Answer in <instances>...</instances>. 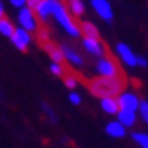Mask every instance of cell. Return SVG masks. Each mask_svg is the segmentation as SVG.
Returning a JSON list of instances; mask_svg holds the SVG:
<instances>
[{
  "instance_id": "obj_1",
  "label": "cell",
  "mask_w": 148,
  "mask_h": 148,
  "mask_svg": "<svg viewBox=\"0 0 148 148\" xmlns=\"http://www.w3.org/2000/svg\"><path fill=\"white\" fill-rule=\"evenodd\" d=\"M123 77H99L90 80V83L88 84L89 92L96 96V98H104V96H117L121 90H123Z\"/></svg>"
},
{
  "instance_id": "obj_2",
  "label": "cell",
  "mask_w": 148,
  "mask_h": 148,
  "mask_svg": "<svg viewBox=\"0 0 148 148\" xmlns=\"http://www.w3.org/2000/svg\"><path fill=\"white\" fill-rule=\"evenodd\" d=\"M52 18H55V21L59 24V27L62 28L70 37H79V36H82L79 24L74 22L71 14L67 9V5L62 3V0H58V2L55 3Z\"/></svg>"
},
{
  "instance_id": "obj_3",
  "label": "cell",
  "mask_w": 148,
  "mask_h": 148,
  "mask_svg": "<svg viewBox=\"0 0 148 148\" xmlns=\"http://www.w3.org/2000/svg\"><path fill=\"white\" fill-rule=\"evenodd\" d=\"M95 71L99 77H111V79H116V77H123L121 76V71L119 64L116 62V59H113L111 56H101L96 59L95 62Z\"/></svg>"
},
{
  "instance_id": "obj_4",
  "label": "cell",
  "mask_w": 148,
  "mask_h": 148,
  "mask_svg": "<svg viewBox=\"0 0 148 148\" xmlns=\"http://www.w3.org/2000/svg\"><path fill=\"white\" fill-rule=\"evenodd\" d=\"M18 22H19V27L25 28L30 33L39 30V18H37L34 9L28 6H24L18 10Z\"/></svg>"
},
{
  "instance_id": "obj_5",
  "label": "cell",
  "mask_w": 148,
  "mask_h": 148,
  "mask_svg": "<svg viewBox=\"0 0 148 148\" xmlns=\"http://www.w3.org/2000/svg\"><path fill=\"white\" fill-rule=\"evenodd\" d=\"M117 102L121 110H132V111H136L138 113L141 98L132 90H121L117 95Z\"/></svg>"
},
{
  "instance_id": "obj_6",
  "label": "cell",
  "mask_w": 148,
  "mask_h": 148,
  "mask_svg": "<svg viewBox=\"0 0 148 148\" xmlns=\"http://www.w3.org/2000/svg\"><path fill=\"white\" fill-rule=\"evenodd\" d=\"M82 46L84 47V51L89 55L95 58H101L107 55V49L105 45L99 39H92V37H82Z\"/></svg>"
},
{
  "instance_id": "obj_7",
  "label": "cell",
  "mask_w": 148,
  "mask_h": 148,
  "mask_svg": "<svg viewBox=\"0 0 148 148\" xmlns=\"http://www.w3.org/2000/svg\"><path fill=\"white\" fill-rule=\"evenodd\" d=\"M10 42L18 51L25 52L30 46V43H31V33L27 31L25 28H22V27H18V28H15L14 34H12Z\"/></svg>"
},
{
  "instance_id": "obj_8",
  "label": "cell",
  "mask_w": 148,
  "mask_h": 148,
  "mask_svg": "<svg viewBox=\"0 0 148 148\" xmlns=\"http://www.w3.org/2000/svg\"><path fill=\"white\" fill-rule=\"evenodd\" d=\"M90 6L96 12V15L105 22H111L114 18V12L108 0H90Z\"/></svg>"
},
{
  "instance_id": "obj_9",
  "label": "cell",
  "mask_w": 148,
  "mask_h": 148,
  "mask_svg": "<svg viewBox=\"0 0 148 148\" xmlns=\"http://www.w3.org/2000/svg\"><path fill=\"white\" fill-rule=\"evenodd\" d=\"M61 51H62L64 59L67 61L68 64H71L73 67L80 68V67L84 65V58L82 56V53L77 51V49H74L73 46L64 43V45H61Z\"/></svg>"
},
{
  "instance_id": "obj_10",
  "label": "cell",
  "mask_w": 148,
  "mask_h": 148,
  "mask_svg": "<svg viewBox=\"0 0 148 148\" xmlns=\"http://www.w3.org/2000/svg\"><path fill=\"white\" fill-rule=\"evenodd\" d=\"M116 53L119 59L127 67H136V55L126 43H117L116 45Z\"/></svg>"
},
{
  "instance_id": "obj_11",
  "label": "cell",
  "mask_w": 148,
  "mask_h": 148,
  "mask_svg": "<svg viewBox=\"0 0 148 148\" xmlns=\"http://www.w3.org/2000/svg\"><path fill=\"white\" fill-rule=\"evenodd\" d=\"M58 0H42V2L34 8V12L39 21L42 22H47L49 18H52V14H53V8H55V3Z\"/></svg>"
},
{
  "instance_id": "obj_12",
  "label": "cell",
  "mask_w": 148,
  "mask_h": 148,
  "mask_svg": "<svg viewBox=\"0 0 148 148\" xmlns=\"http://www.w3.org/2000/svg\"><path fill=\"white\" fill-rule=\"evenodd\" d=\"M116 117H117V120H119L126 129L133 127L135 125H136V121H138V113H136V111H132V110H121V108H120V110L117 111Z\"/></svg>"
},
{
  "instance_id": "obj_13",
  "label": "cell",
  "mask_w": 148,
  "mask_h": 148,
  "mask_svg": "<svg viewBox=\"0 0 148 148\" xmlns=\"http://www.w3.org/2000/svg\"><path fill=\"white\" fill-rule=\"evenodd\" d=\"M105 133L108 135V136L114 138V139H120V138L126 136L127 130L119 120H111V121H108L105 125Z\"/></svg>"
},
{
  "instance_id": "obj_14",
  "label": "cell",
  "mask_w": 148,
  "mask_h": 148,
  "mask_svg": "<svg viewBox=\"0 0 148 148\" xmlns=\"http://www.w3.org/2000/svg\"><path fill=\"white\" fill-rule=\"evenodd\" d=\"M99 107H101V110L104 111L105 114H110V116H116L117 111L120 110L119 102H117V96L99 98Z\"/></svg>"
},
{
  "instance_id": "obj_15",
  "label": "cell",
  "mask_w": 148,
  "mask_h": 148,
  "mask_svg": "<svg viewBox=\"0 0 148 148\" xmlns=\"http://www.w3.org/2000/svg\"><path fill=\"white\" fill-rule=\"evenodd\" d=\"M43 47H45V51L47 52V55L51 56V59L53 61V62H62L64 61V55H62V51H61V46L47 40V42L43 43Z\"/></svg>"
},
{
  "instance_id": "obj_16",
  "label": "cell",
  "mask_w": 148,
  "mask_h": 148,
  "mask_svg": "<svg viewBox=\"0 0 148 148\" xmlns=\"http://www.w3.org/2000/svg\"><path fill=\"white\" fill-rule=\"evenodd\" d=\"M80 27V34L83 37H92V39H99V31H98L96 25L89 21H83L79 24Z\"/></svg>"
},
{
  "instance_id": "obj_17",
  "label": "cell",
  "mask_w": 148,
  "mask_h": 148,
  "mask_svg": "<svg viewBox=\"0 0 148 148\" xmlns=\"http://www.w3.org/2000/svg\"><path fill=\"white\" fill-rule=\"evenodd\" d=\"M67 9L71 15L74 16H82L84 14V3L82 0H68L67 2Z\"/></svg>"
},
{
  "instance_id": "obj_18",
  "label": "cell",
  "mask_w": 148,
  "mask_h": 148,
  "mask_svg": "<svg viewBox=\"0 0 148 148\" xmlns=\"http://www.w3.org/2000/svg\"><path fill=\"white\" fill-rule=\"evenodd\" d=\"M14 31H15V25L12 24L8 18H2L0 19V34L2 36H5V37H12V34H14Z\"/></svg>"
},
{
  "instance_id": "obj_19",
  "label": "cell",
  "mask_w": 148,
  "mask_h": 148,
  "mask_svg": "<svg viewBox=\"0 0 148 148\" xmlns=\"http://www.w3.org/2000/svg\"><path fill=\"white\" fill-rule=\"evenodd\" d=\"M132 141L139 145L141 148H148V133H144V132H132Z\"/></svg>"
},
{
  "instance_id": "obj_20",
  "label": "cell",
  "mask_w": 148,
  "mask_h": 148,
  "mask_svg": "<svg viewBox=\"0 0 148 148\" xmlns=\"http://www.w3.org/2000/svg\"><path fill=\"white\" fill-rule=\"evenodd\" d=\"M138 116L148 126V101L147 99H141V104H139V108H138Z\"/></svg>"
},
{
  "instance_id": "obj_21",
  "label": "cell",
  "mask_w": 148,
  "mask_h": 148,
  "mask_svg": "<svg viewBox=\"0 0 148 148\" xmlns=\"http://www.w3.org/2000/svg\"><path fill=\"white\" fill-rule=\"evenodd\" d=\"M42 110H43V113L46 114V117L52 123H56V114H55V111H53L52 107H49L46 102H42Z\"/></svg>"
},
{
  "instance_id": "obj_22",
  "label": "cell",
  "mask_w": 148,
  "mask_h": 148,
  "mask_svg": "<svg viewBox=\"0 0 148 148\" xmlns=\"http://www.w3.org/2000/svg\"><path fill=\"white\" fill-rule=\"evenodd\" d=\"M49 71H51L53 76H58V77H61V76H64V67L61 65V62H51V65H49Z\"/></svg>"
},
{
  "instance_id": "obj_23",
  "label": "cell",
  "mask_w": 148,
  "mask_h": 148,
  "mask_svg": "<svg viewBox=\"0 0 148 148\" xmlns=\"http://www.w3.org/2000/svg\"><path fill=\"white\" fill-rule=\"evenodd\" d=\"M77 83H79V80H77V77H74V76H65L64 77V84H65V88L70 89V90H73L74 88H77Z\"/></svg>"
},
{
  "instance_id": "obj_24",
  "label": "cell",
  "mask_w": 148,
  "mask_h": 148,
  "mask_svg": "<svg viewBox=\"0 0 148 148\" xmlns=\"http://www.w3.org/2000/svg\"><path fill=\"white\" fill-rule=\"evenodd\" d=\"M68 101H70V104H73V105H80V102H82V96H80V93L71 90V92L68 93Z\"/></svg>"
},
{
  "instance_id": "obj_25",
  "label": "cell",
  "mask_w": 148,
  "mask_h": 148,
  "mask_svg": "<svg viewBox=\"0 0 148 148\" xmlns=\"http://www.w3.org/2000/svg\"><path fill=\"white\" fill-rule=\"evenodd\" d=\"M136 67H141V68L148 67V59L142 55H136Z\"/></svg>"
},
{
  "instance_id": "obj_26",
  "label": "cell",
  "mask_w": 148,
  "mask_h": 148,
  "mask_svg": "<svg viewBox=\"0 0 148 148\" xmlns=\"http://www.w3.org/2000/svg\"><path fill=\"white\" fill-rule=\"evenodd\" d=\"M9 3L14 6V8H24V6H27V0H9Z\"/></svg>"
},
{
  "instance_id": "obj_27",
  "label": "cell",
  "mask_w": 148,
  "mask_h": 148,
  "mask_svg": "<svg viewBox=\"0 0 148 148\" xmlns=\"http://www.w3.org/2000/svg\"><path fill=\"white\" fill-rule=\"evenodd\" d=\"M42 2V0H27V6L28 8H31V9H34L37 5H39Z\"/></svg>"
},
{
  "instance_id": "obj_28",
  "label": "cell",
  "mask_w": 148,
  "mask_h": 148,
  "mask_svg": "<svg viewBox=\"0 0 148 148\" xmlns=\"http://www.w3.org/2000/svg\"><path fill=\"white\" fill-rule=\"evenodd\" d=\"M3 15H5V5H3L2 0H0V19L3 18Z\"/></svg>"
}]
</instances>
